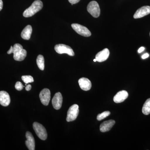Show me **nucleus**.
Masks as SVG:
<instances>
[{"label": "nucleus", "mask_w": 150, "mask_h": 150, "mask_svg": "<svg viewBox=\"0 0 150 150\" xmlns=\"http://www.w3.org/2000/svg\"><path fill=\"white\" fill-rule=\"evenodd\" d=\"M27 140L25 141V143L26 146L29 150H34L35 148V141L34 137L32 134L29 131L26 132L25 134Z\"/></svg>", "instance_id": "11"}, {"label": "nucleus", "mask_w": 150, "mask_h": 150, "mask_svg": "<svg viewBox=\"0 0 150 150\" xmlns=\"http://www.w3.org/2000/svg\"><path fill=\"white\" fill-rule=\"evenodd\" d=\"M10 102V97L9 94L6 91H0V104L2 106H7Z\"/></svg>", "instance_id": "13"}, {"label": "nucleus", "mask_w": 150, "mask_h": 150, "mask_svg": "<svg viewBox=\"0 0 150 150\" xmlns=\"http://www.w3.org/2000/svg\"><path fill=\"white\" fill-rule=\"evenodd\" d=\"M31 88V86L30 85H28L27 86H26L25 87V90H26L27 91H29L30 90Z\"/></svg>", "instance_id": "25"}, {"label": "nucleus", "mask_w": 150, "mask_h": 150, "mask_svg": "<svg viewBox=\"0 0 150 150\" xmlns=\"http://www.w3.org/2000/svg\"><path fill=\"white\" fill-rule=\"evenodd\" d=\"M43 7L42 2L40 0H36L33 3L32 5L29 8L24 11L23 16L25 18L33 16L36 13L42 9Z\"/></svg>", "instance_id": "2"}, {"label": "nucleus", "mask_w": 150, "mask_h": 150, "mask_svg": "<svg viewBox=\"0 0 150 150\" xmlns=\"http://www.w3.org/2000/svg\"><path fill=\"white\" fill-rule=\"evenodd\" d=\"M115 123V121L110 120L104 121L100 124V130L102 132H106L110 131Z\"/></svg>", "instance_id": "16"}, {"label": "nucleus", "mask_w": 150, "mask_h": 150, "mask_svg": "<svg viewBox=\"0 0 150 150\" xmlns=\"http://www.w3.org/2000/svg\"></svg>", "instance_id": "29"}, {"label": "nucleus", "mask_w": 150, "mask_h": 150, "mask_svg": "<svg viewBox=\"0 0 150 150\" xmlns=\"http://www.w3.org/2000/svg\"><path fill=\"white\" fill-rule=\"evenodd\" d=\"M3 7V2L2 0H0V11H1Z\"/></svg>", "instance_id": "27"}, {"label": "nucleus", "mask_w": 150, "mask_h": 150, "mask_svg": "<svg viewBox=\"0 0 150 150\" xmlns=\"http://www.w3.org/2000/svg\"><path fill=\"white\" fill-rule=\"evenodd\" d=\"M110 112L109 111H104L102 113H100L97 115V119L98 121H101L105 118H106L108 116L110 115Z\"/></svg>", "instance_id": "20"}, {"label": "nucleus", "mask_w": 150, "mask_h": 150, "mask_svg": "<svg viewBox=\"0 0 150 150\" xmlns=\"http://www.w3.org/2000/svg\"><path fill=\"white\" fill-rule=\"evenodd\" d=\"M142 112L146 115H149L150 113V98L146 100L142 108Z\"/></svg>", "instance_id": "19"}, {"label": "nucleus", "mask_w": 150, "mask_h": 150, "mask_svg": "<svg viewBox=\"0 0 150 150\" xmlns=\"http://www.w3.org/2000/svg\"><path fill=\"white\" fill-rule=\"evenodd\" d=\"M63 102V97L61 93L58 92L55 94L53 99L52 103L53 107L56 110H59L62 106Z\"/></svg>", "instance_id": "10"}, {"label": "nucleus", "mask_w": 150, "mask_h": 150, "mask_svg": "<svg viewBox=\"0 0 150 150\" xmlns=\"http://www.w3.org/2000/svg\"><path fill=\"white\" fill-rule=\"evenodd\" d=\"M145 50V48L144 47H142L141 48H139V50H138V53H141L142 52H143L144 50Z\"/></svg>", "instance_id": "26"}, {"label": "nucleus", "mask_w": 150, "mask_h": 150, "mask_svg": "<svg viewBox=\"0 0 150 150\" xmlns=\"http://www.w3.org/2000/svg\"><path fill=\"white\" fill-rule=\"evenodd\" d=\"M13 53V59L19 62L23 61L27 56V51L23 49V46L19 43L14 44L13 47L11 46L10 49L8 51L7 54H10Z\"/></svg>", "instance_id": "1"}, {"label": "nucleus", "mask_w": 150, "mask_h": 150, "mask_svg": "<svg viewBox=\"0 0 150 150\" xmlns=\"http://www.w3.org/2000/svg\"><path fill=\"white\" fill-rule=\"evenodd\" d=\"M79 106L78 105L74 104L71 106L67 112V122H71L76 120L79 115Z\"/></svg>", "instance_id": "6"}, {"label": "nucleus", "mask_w": 150, "mask_h": 150, "mask_svg": "<svg viewBox=\"0 0 150 150\" xmlns=\"http://www.w3.org/2000/svg\"><path fill=\"white\" fill-rule=\"evenodd\" d=\"M149 54H147V53H146V54H144V55H142V59H146V58H147L149 57Z\"/></svg>", "instance_id": "24"}, {"label": "nucleus", "mask_w": 150, "mask_h": 150, "mask_svg": "<svg viewBox=\"0 0 150 150\" xmlns=\"http://www.w3.org/2000/svg\"><path fill=\"white\" fill-rule=\"evenodd\" d=\"M68 1L69 2V3L71 4V5H73V4L79 3L80 1V0H68Z\"/></svg>", "instance_id": "23"}, {"label": "nucleus", "mask_w": 150, "mask_h": 150, "mask_svg": "<svg viewBox=\"0 0 150 150\" xmlns=\"http://www.w3.org/2000/svg\"><path fill=\"white\" fill-rule=\"evenodd\" d=\"M128 92L126 91H121L118 92L113 98V101L116 103L123 102L128 98Z\"/></svg>", "instance_id": "15"}, {"label": "nucleus", "mask_w": 150, "mask_h": 150, "mask_svg": "<svg viewBox=\"0 0 150 150\" xmlns=\"http://www.w3.org/2000/svg\"><path fill=\"white\" fill-rule=\"evenodd\" d=\"M150 13V6H144L137 10L134 16L135 19L140 18Z\"/></svg>", "instance_id": "9"}, {"label": "nucleus", "mask_w": 150, "mask_h": 150, "mask_svg": "<svg viewBox=\"0 0 150 150\" xmlns=\"http://www.w3.org/2000/svg\"><path fill=\"white\" fill-rule=\"evenodd\" d=\"M71 27L77 33L84 37H89L91 35V32L86 27L80 24L73 23Z\"/></svg>", "instance_id": "7"}, {"label": "nucleus", "mask_w": 150, "mask_h": 150, "mask_svg": "<svg viewBox=\"0 0 150 150\" xmlns=\"http://www.w3.org/2000/svg\"><path fill=\"white\" fill-rule=\"evenodd\" d=\"M33 127L36 135L39 139L43 141L47 139V131L43 125L37 122H34L33 123Z\"/></svg>", "instance_id": "3"}, {"label": "nucleus", "mask_w": 150, "mask_h": 150, "mask_svg": "<svg viewBox=\"0 0 150 150\" xmlns=\"http://www.w3.org/2000/svg\"><path fill=\"white\" fill-rule=\"evenodd\" d=\"M40 101L44 105H48L51 99V92L48 88H44L39 94Z\"/></svg>", "instance_id": "8"}, {"label": "nucleus", "mask_w": 150, "mask_h": 150, "mask_svg": "<svg viewBox=\"0 0 150 150\" xmlns=\"http://www.w3.org/2000/svg\"><path fill=\"white\" fill-rule=\"evenodd\" d=\"M55 50L59 54H66L69 56H73L75 54L72 48L70 46L63 44H59L55 46Z\"/></svg>", "instance_id": "5"}, {"label": "nucleus", "mask_w": 150, "mask_h": 150, "mask_svg": "<svg viewBox=\"0 0 150 150\" xmlns=\"http://www.w3.org/2000/svg\"><path fill=\"white\" fill-rule=\"evenodd\" d=\"M44 58L42 55H39L38 56L37 59H36V63L38 68L41 71H43L45 67L44 65Z\"/></svg>", "instance_id": "18"}, {"label": "nucleus", "mask_w": 150, "mask_h": 150, "mask_svg": "<svg viewBox=\"0 0 150 150\" xmlns=\"http://www.w3.org/2000/svg\"><path fill=\"white\" fill-rule=\"evenodd\" d=\"M15 87V88L17 90L20 91H21L23 89L24 86H23V85L22 84V83L21 82L18 81L17 82Z\"/></svg>", "instance_id": "22"}, {"label": "nucleus", "mask_w": 150, "mask_h": 150, "mask_svg": "<svg viewBox=\"0 0 150 150\" xmlns=\"http://www.w3.org/2000/svg\"><path fill=\"white\" fill-rule=\"evenodd\" d=\"M94 62H97V60L96 59H94L93 60Z\"/></svg>", "instance_id": "28"}, {"label": "nucleus", "mask_w": 150, "mask_h": 150, "mask_svg": "<svg viewBox=\"0 0 150 150\" xmlns=\"http://www.w3.org/2000/svg\"><path fill=\"white\" fill-rule=\"evenodd\" d=\"M22 80L25 84L33 82L34 79L31 76H22Z\"/></svg>", "instance_id": "21"}, {"label": "nucleus", "mask_w": 150, "mask_h": 150, "mask_svg": "<svg viewBox=\"0 0 150 150\" xmlns=\"http://www.w3.org/2000/svg\"><path fill=\"white\" fill-rule=\"evenodd\" d=\"M32 32V28L31 25H27L22 31L21 33L22 38L24 40H29Z\"/></svg>", "instance_id": "17"}, {"label": "nucleus", "mask_w": 150, "mask_h": 150, "mask_svg": "<svg viewBox=\"0 0 150 150\" xmlns=\"http://www.w3.org/2000/svg\"><path fill=\"white\" fill-rule=\"evenodd\" d=\"M79 83L81 89L85 91H88L91 88V82L87 78H81L79 80Z\"/></svg>", "instance_id": "14"}, {"label": "nucleus", "mask_w": 150, "mask_h": 150, "mask_svg": "<svg viewBox=\"0 0 150 150\" xmlns=\"http://www.w3.org/2000/svg\"><path fill=\"white\" fill-rule=\"evenodd\" d=\"M110 54V52L108 48H105L102 51H100L96 56V59L99 62H102L106 61Z\"/></svg>", "instance_id": "12"}, {"label": "nucleus", "mask_w": 150, "mask_h": 150, "mask_svg": "<svg viewBox=\"0 0 150 150\" xmlns=\"http://www.w3.org/2000/svg\"><path fill=\"white\" fill-rule=\"evenodd\" d=\"M87 11L92 16L98 18L100 15V11L98 3L96 1L90 2L87 6Z\"/></svg>", "instance_id": "4"}]
</instances>
